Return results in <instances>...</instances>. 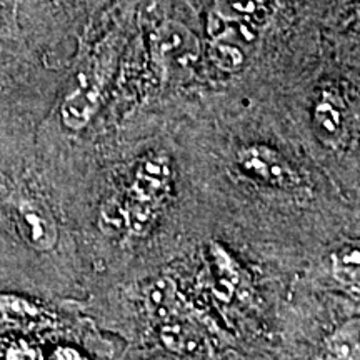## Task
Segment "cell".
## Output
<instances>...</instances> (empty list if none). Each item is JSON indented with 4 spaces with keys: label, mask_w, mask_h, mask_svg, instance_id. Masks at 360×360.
<instances>
[{
    "label": "cell",
    "mask_w": 360,
    "mask_h": 360,
    "mask_svg": "<svg viewBox=\"0 0 360 360\" xmlns=\"http://www.w3.org/2000/svg\"><path fill=\"white\" fill-rule=\"evenodd\" d=\"M17 225L32 249L49 252L57 245L58 229L51 210L39 200L25 199L17 205Z\"/></svg>",
    "instance_id": "5b68a950"
},
{
    "label": "cell",
    "mask_w": 360,
    "mask_h": 360,
    "mask_svg": "<svg viewBox=\"0 0 360 360\" xmlns=\"http://www.w3.org/2000/svg\"><path fill=\"white\" fill-rule=\"evenodd\" d=\"M360 255L357 247H347V249L335 252L332 257V269H334V276L337 282L347 287L349 290L359 294V283H360Z\"/></svg>",
    "instance_id": "9c48e42d"
},
{
    "label": "cell",
    "mask_w": 360,
    "mask_h": 360,
    "mask_svg": "<svg viewBox=\"0 0 360 360\" xmlns=\"http://www.w3.org/2000/svg\"><path fill=\"white\" fill-rule=\"evenodd\" d=\"M328 350L337 360H359V322H350L328 340Z\"/></svg>",
    "instance_id": "8fae6325"
},
{
    "label": "cell",
    "mask_w": 360,
    "mask_h": 360,
    "mask_svg": "<svg viewBox=\"0 0 360 360\" xmlns=\"http://www.w3.org/2000/svg\"><path fill=\"white\" fill-rule=\"evenodd\" d=\"M107 75L102 67L85 70L77 77V84L64 97L60 105L62 122L70 130H82L87 127L92 117L101 107L102 94L105 89Z\"/></svg>",
    "instance_id": "3957f363"
},
{
    "label": "cell",
    "mask_w": 360,
    "mask_h": 360,
    "mask_svg": "<svg viewBox=\"0 0 360 360\" xmlns=\"http://www.w3.org/2000/svg\"><path fill=\"white\" fill-rule=\"evenodd\" d=\"M237 164L244 172L272 187L294 188L300 184V175L294 165L281 152L264 143H252L240 148Z\"/></svg>",
    "instance_id": "7a4b0ae2"
},
{
    "label": "cell",
    "mask_w": 360,
    "mask_h": 360,
    "mask_svg": "<svg viewBox=\"0 0 360 360\" xmlns=\"http://www.w3.org/2000/svg\"><path fill=\"white\" fill-rule=\"evenodd\" d=\"M172 165L164 154H152L139 162L127 197L162 207L170 192Z\"/></svg>",
    "instance_id": "277c9868"
},
{
    "label": "cell",
    "mask_w": 360,
    "mask_h": 360,
    "mask_svg": "<svg viewBox=\"0 0 360 360\" xmlns=\"http://www.w3.org/2000/svg\"><path fill=\"white\" fill-rule=\"evenodd\" d=\"M157 360H164V359H157Z\"/></svg>",
    "instance_id": "2e32d148"
},
{
    "label": "cell",
    "mask_w": 360,
    "mask_h": 360,
    "mask_svg": "<svg viewBox=\"0 0 360 360\" xmlns=\"http://www.w3.org/2000/svg\"><path fill=\"white\" fill-rule=\"evenodd\" d=\"M312 122L317 134L326 142L339 139L344 130V103L334 92H323L312 112Z\"/></svg>",
    "instance_id": "52a82bcc"
},
{
    "label": "cell",
    "mask_w": 360,
    "mask_h": 360,
    "mask_svg": "<svg viewBox=\"0 0 360 360\" xmlns=\"http://www.w3.org/2000/svg\"><path fill=\"white\" fill-rule=\"evenodd\" d=\"M214 257H215V264H217V270L220 274V278L222 281L220 282V292H219V297L220 299H229L232 294L233 287H236L237 283V278H236V274H232V259L229 257L227 252L224 249H220V247H215L214 250Z\"/></svg>",
    "instance_id": "7c38bea8"
},
{
    "label": "cell",
    "mask_w": 360,
    "mask_h": 360,
    "mask_svg": "<svg viewBox=\"0 0 360 360\" xmlns=\"http://www.w3.org/2000/svg\"><path fill=\"white\" fill-rule=\"evenodd\" d=\"M152 56L164 77L192 67L200 57V40L187 25L165 20L152 34Z\"/></svg>",
    "instance_id": "6da1fadb"
},
{
    "label": "cell",
    "mask_w": 360,
    "mask_h": 360,
    "mask_svg": "<svg viewBox=\"0 0 360 360\" xmlns=\"http://www.w3.org/2000/svg\"><path fill=\"white\" fill-rule=\"evenodd\" d=\"M212 12L238 27L247 40H254L267 19L264 0H215Z\"/></svg>",
    "instance_id": "8992f818"
},
{
    "label": "cell",
    "mask_w": 360,
    "mask_h": 360,
    "mask_svg": "<svg viewBox=\"0 0 360 360\" xmlns=\"http://www.w3.org/2000/svg\"><path fill=\"white\" fill-rule=\"evenodd\" d=\"M56 2H62V0H56Z\"/></svg>",
    "instance_id": "9a60e30c"
},
{
    "label": "cell",
    "mask_w": 360,
    "mask_h": 360,
    "mask_svg": "<svg viewBox=\"0 0 360 360\" xmlns=\"http://www.w3.org/2000/svg\"><path fill=\"white\" fill-rule=\"evenodd\" d=\"M52 360H85L82 357V354L77 352L75 349L70 347H60L57 349L52 355Z\"/></svg>",
    "instance_id": "5bb4252c"
},
{
    "label": "cell",
    "mask_w": 360,
    "mask_h": 360,
    "mask_svg": "<svg viewBox=\"0 0 360 360\" xmlns=\"http://www.w3.org/2000/svg\"><path fill=\"white\" fill-rule=\"evenodd\" d=\"M2 360H40V354L37 349L25 342H15L6 349Z\"/></svg>",
    "instance_id": "4fadbf2b"
},
{
    "label": "cell",
    "mask_w": 360,
    "mask_h": 360,
    "mask_svg": "<svg viewBox=\"0 0 360 360\" xmlns=\"http://www.w3.org/2000/svg\"><path fill=\"white\" fill-rule=\"evenodd\" d=\"M209 57L215 67H219L224 72H229V74L240 70L245 62V53L242 52L238 44L233 42V39L210 40Z\"/></svg>",
    "instance_id": "30bf717a"
},
{
    "label": "cell",
    "mask_w": 360,
    "mask_h": 360,
    "mask_svg": "<svg viewBox=\"0 0 360 360\" xmlns=\"http://www.w3.org/2000/svg\"><path fill=\"white\" fill-rule=\"evenodd\" d=\"M159 210H160L159 205L125 197L122 209H120V215H122L129 236L132 237L147 236V233L150 232V229L154 227L157 215H159Z\"/></svg>",
    "instance_id": "ba28073f"
}]
</instances>
